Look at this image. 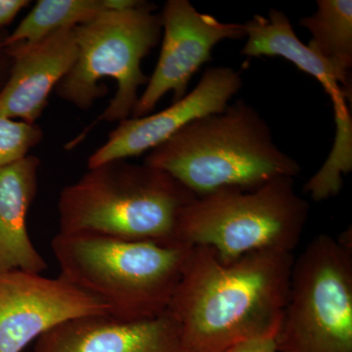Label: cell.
I'll use <instances>...</instances> for the list:
<instances>
[{
  "instance_id": "cell-1",
  "label": "cell",
  "mask_w": 352,
  "mask_h": 352,
  "mask_svg": "<svg viewBox=\"0 0 352 352\" xmlns=\"http://www.w3.org/2000/svg\"><path fill=\"white\" fill-rule=\"evenodd\" d=\"M293 252H252L222 263L210 248L192 247L168 307L183 352H222L278 333L288 302Z\"/></svg>"
},
{
  "instance_id": "cell-2",
  "label": "cell",
  "mask_w": 352,
  "mask_h": 352,
  "mask_svg": "<svg viewBox=\"0 0 352 352\" xmlns=\"http://www.w3.org/2000/svg\"><path fill=\"white\" fill-rule=\"evenodd\" d=\"M143 164L168 173L197 198L223 189L258 188L302 170L278 147L263 116L243 99L189 122L148 152Z\"/></svg>"
},
{
  "instance_id": "cell-3",
  "label": "cell",
  "mask_w": 352,
  "mask_h": 352,
  "mask_svg": "<svg viewBox=\"0 0 352 352\" xmlns=\"http://www.w3.org/2000/svg\"><path fill=\"white\" fill-rule=\"evenodd\" d=\"M196 198L163 170L115 160L88 168L62 190L59 233L179 244L180 215Z\"/></svg>"
},
{
  "instance_id": "cell-4",
  "label": "cell",
  "mask_w": 352,
  "mask_h": 352,
  "mask_svg": "<svg viewBox=\"0 0 352 352\" xmlns=\"http://www.w3.org/2000/svg\"><path fill=\"white\" fill-rule=\"evenodd\" d=\"M60 276L108 308L117 320L166 314L192 247L58 233L51 242Z\"/></svg>"
},
{
  "instance_id": "cell-5",
  "label": "cell",
  "mask_w": 352,
  "mask_h": 352,
  "mask_svg": "<svg viewBox=\"0 0 352 352\" xmlns=\"http://www.w3.org/2000/svg\"><path fill=\"white\" fill-rule=\"evenodd\" d=\"M309 214L294 177L252 190L223 189L196 198L183 210L176 241L210 248L222 263L263 251L293 252Z\"/></svg>"
},
{
  "instance_id": "cell-6",
  "label": "cell",
  "mask_w": 352,
  "mask_h": 352,
  "mask_svg": "<svg viewBox=\"0 0 352 352\" xmlns=\"http://www.w3.org/2000/svg\"><path fill=\"white\" fill-rule=\"evenodd\" d=\"M157 7L141 1L122 11H105L87 24L74 28L78 55L55 94L80 110L92 108L107 94L101 80L112 78L117 91L97 122L129 119L138 103L139 88L149 78L141 69L142 60L157 45L162 29Z\"/></svg>"
},
{
  "instance_id": "cell-7",
  "label": "cell",
  "mask_w": 352,
  "mask_h": 352,
  "mask_svg": "<svg viewBox=\"0 0 352 352\" xmlns=\"http://www.w3.org/2000/svg\"><path fill=\"white\" fill-rule=\"evenodd\" d=\"M277 342L282 352H352L351 231L321 234L295 258Z\"/></svg>"
},
{
  "instance_id": "cell-8",
  "label": "cell",
  "mask_w": 352,
  "mask_h": 352,
  "mask_svg": "<svg viewBox=\"0 0 352 352\" xmlns=\"http://www.w3.org/2000/svg\"><path fill=\"white\" fill-rule=\"evenodd\" d=\"M163 41L159 60L131 117L150 115L168 92L173 103L187 94L190 80L212 60L214 46L226 39L245 38L244 24L220 22L200 13L188 0H168L160 12Z\"/></svg>"
},
{
  "instance_id": "cell-9",
  "label": "cell",
  "mask_w": 352,
  "mask_h": 352,
  "mask_svg": "<svg viewBox=\"0 0 352 352\" xmlns=\"http://www.w3.org/2000/svg\"><path fill=\"white\" fill-rule=\"evenodd\" d=\"M95 315H109L107 307L62 276L0 273V352H22L60 324Z\"/></svg>"
},
{
  "instance_id": "cell-10",
  "label": "cell",
  "mask_w": 352,
  "mask_h": 352,
  "mask_svg": "<svg viewBox=\"0 0 352 352\" xmlns=\"http://www.w3.org/2000/svg\"><path fill=\"white\" fill-rule=\"evenodd\" d=\"M242 87V76L231 67L206 69L194 89L170 107L120 122L106 142L88 157V168L151 151L194 120L226 110Z\"/></svg>"
},
{
  "instance_id": "cell-11",
  "label": "cell",
  "mask_w": 352,
  "mask_h": 352,
  "mask_svg": "<svg viewBox=\"0 0 352 352\" xmlns=\"http://www.w3.org/2000/svg\"><path fill=\"white\" fill-rule=\"evenodd\" d=\"M11 69L0 90V116L36 124L50 95L75 64V31L65 29L34 43L7 46Z\"/></svg>"
},
{
  "instance_id": "cell-12",
  "label": "cell",
  "mask_w": 352,
  "mask_h": 352,
  "mask_svg": "<svg viewBox=\"0 0 352 352\" xmlns=\"http://www.w3.org/2000/svg\"><path fill=\"white\" fill-rule=\"evenodd\" d=\"M34 352H183L179 326L170 312L126 322L95 315L60 324L36 340Z\"/></svg>"
},
{
  "instance_id": "cell-13",
  "label": "cell",
  "mask_w": 352,
  "mask_h": 352,
  "mask_svg": "<svg viewBox=\"0 0 352 352\" xmlns=\"http://www.w3.org/2000/svg\"><path fill=\"white\" fill-rule=\"evenodd\" d=\"M245 43L241 54L247 57H282L314 76L330 95L337 129H352L349 101L351 102V74L346 73L302 43L288 16L270 9L268 17L254 15L244 24Z\"/></svg>"
},
{
  "instance_id": "cell-14",
  "label": "cell",
  "mask_w": 352,
  "mask_h": 352,
  "mask_svg": "<svg viewBox=\"0 0 352 352\" xmlns=\"http://www.w3.org/2000/svg\"><path fill=\"white\" fill-rule=\"evenodd\" d=\"M41 164L38 157L29 155L0 168V273H41L47 268L27 228L28 212L38 193Z\"/></svg>"
},
{
  "instance_id": "cell-15",
  "label": "cell",
  "mask_w": 352,
  "mask_h": 352,
  "mask_svg": "<svg viewBox=\"0 0 352 352\" xmlns=\"http://www.w3.org/2000/svg\"><path fill=\"white\" fill-rule=\"evenodd\" d=\"M316 11L300 20L311 34L307 44L329 62L346 73L352 68V1L318 0Z\"/></svg>"
},
{
  "instance_id": "cell-16",
  "label": "cell",
  "mask_w": 352,
  "mask_h": 352,
  "mask_svg": "<svg viewBox=\"0 0 352 352\" xmlns=\"http://www.w3.org/2000/svg\"><path fill=\"white\" fill-rule=\"evenodd\" d=\"M108 11L106 0H38L3 45L34 43L65 29L87 24Z\"/></svg>"
},
{
  "instance_id": "cell-17",
  "label": "cell",
  "mask_w": 352,
  "mask_h": 352,
  "mask_svg": "<svg viewBox=\"0 0 352 352\" xmlns=\"http://www.w3.org/2000/svg\"><path fill=\"white\" fill-rule=\"evenodd\" d=\"M43 139V131L38 124L0 116V168L29 156Z\"/></svg>"
},
{
  "instance_id": "cell-18",
  "label": "cell",
  "mask_w": 352,
  "mask_h": 352,
  "mask_svg": "<svg viewBox=\"0 0 352 352\" xmlns=\"http://www.w3.org/2000/svg\"><path fill=\"white\" fill-rule=\"evenodd\" d=\"M222 352H282L278 346L277 333L254 338L234 344Z\"/></svg>"
},
{
  "instance_id": "cell-19",
  "label": "cell",
  "mask_w": 352,
  "mask_h": 352,
  "mask_svg": "<svg viewBox=\"0 0 352 352\" xmlns=\"http://www.w3.org/2000/svg\"><path fill=\"white\" fill-rule=\"evenodd\" d=\"M29 3L28 0H0V28L10 24Z\"/></svg>"
},
{
  "instance_id": "cell-20",
  "label": "cell",
  "mask_w": 352,
  "mask_h": 352,
  "mask_svg": "<svg viewBox=\"0 0 352 352\" xmlns=\"http://www.w3.org/2000/svg\"><path fill=\"white\" fill-rule=\"evenodd\" d=\"M7 36H0V78L6 71V67H11V58L7 53L6 46L3 45Z\"/></svg>"
}]
</instances>
